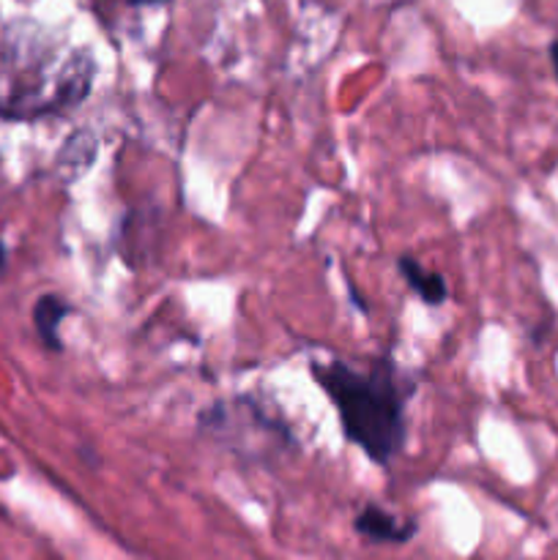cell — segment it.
<instances>
[{"label": "cell", "mask_w": 558, "mask_h": 560, "mask_svg": "<svg viewBox=\"0 0 558 560\" xmlns=\"http://www.w3.org/2000/svg\"><path fill=\"white\" fill-rule=\"evenodd\" d=\"M312 377L328 394L339 413L345 438L375 465H388L405 446L408 416L405 402L414 383L388 355L367 366L348 361H312Z\"/></svg>", "instance_id": "1"}, {"label": "cell", "mask_w": 558, "mask_h": 560, "mask_svg": "<svg viewBox=\"0 0 558 560\" xmlns=\"http://www.w3.org/2000/svg\"><path fill=\"white\" fill-rule=\"evenodd\" d=\"M3 63L20 77V85L0 102V115L14 120L44 118L77 107L91 96L96 74V66L85 52H71L53 63L49 47L31 22H16L5 31Z\"/></svg>", "instance_id": "2"}, {"label": "cell", "mask_w": 558, "mask_h": 560, "mask_svg": "<svg viewBox=\"0 0 558 560\" xmlns=\"http://www.w3.org/2000/svg\"><path fill=\"white\" fill-rule=\"evenodd\" d=\"M356 534L364 536L372 545H405L416 536L419 525L416 520H403L397 514L386 512L377 503H367L353 520Z\"/></svg>", "instance_id": "3"}, {"label": "cell", "mask_w": 558, "mask_h": 560, "mask_svg": "<svg viewBox=\"0 0 558 560\" xmlns=\"http://www.w3.org/2000/svg\"><path fill=\"white\" fill-rule=\"evenodd\" d=\"M397 268H399V273H403V277H405V282H408V288L414 290V293L419 295V299L425 301V304L441 306L443 301L449 299L446 279H443L438 271H430V268L421 266V262L416 260V257H410V255L399 257Z\"/></svg>", "instance_id": "4"}, {"label": "cell", "mask_w": 558, "mask_h": 560, "mask_svg": "<svg viewBox=\"0 0 558 560\" xmlns=\"http://www.w3.org/2000/svg\"><path fill=\"white\" fill-rule=\"evenodd\" d=\"M71 315V306L66 304L60 295H42V299L33 304V326H36L38 337H42L44 348L47 350H63L60 342V323Z\"/></svg>", "instance_id": "5"}, {"label": "cell", "mask_w": 558, "mask_h": 560, "mask_svg": "<svg viewBox=\"0 0 558 560\" xmlns=\"http://www.w3.org/2000/svg\"><path fill=\"white\" fill-rule=\"evenodd\" d=\"M5 262H9V252H5V244L0 241V271L5 268Z\"/></svg>", "instance_id": "6"}, {"label": "cell", "mask_w": 558, "mask_h": 560, "mask_svg": "<svg viewBox=\"0 0 558 560\" xmlns=\"http://www.w3.org/2000/svg\"><path fill=\"white\" fill-rule=\"evenodd\" d=\"M129 3H140V5H156V3H167V0H129Z\"/></svg>", "instance_id": "7"}]
</instances>
